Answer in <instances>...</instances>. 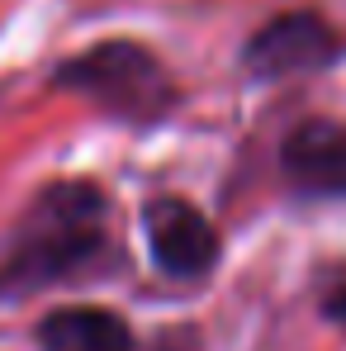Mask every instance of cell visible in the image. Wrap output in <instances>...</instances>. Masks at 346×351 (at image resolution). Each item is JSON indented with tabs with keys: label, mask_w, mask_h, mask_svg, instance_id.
Instances as JSON below:
<instances>
[{
	"label": "cell",
	"mask_w": 346,
	"mask_h": 351,
	"mask_svg": "<svg viewBox=\"0 0 346 351\" xmlns=\"http://www.w3.org/2000/svg\"><path fill=\"white\" fill-rule=\"evenodd\" d=\"M280 167L289 185L318 199L346 195V123L337 119H308L299 123L280 147Z\"/></svg>",
	"instance_id": "5"
},
{
	"label": "cell",
	"mask_w": 346,
	"mask_h": 351,
	"mask_svg": "<svg viewBox=\"0 0 346 351\" xmlns=\"http://www.w3.org/2000/svg\"><path fill=\"white\" fill-rule=\"evenodd\" d=\"M58 86L76 90V95H90L95 105L128 119H157L171 105V81H166L162 62L147 48L123 43V38H110V43L71 58L58 71Z\"/></svg>",
	"instance_id": "2"
},
{
	"label": "cell",
	"mask_w": 346,
	"mask_h": 351,
	"mask_svg": "<svg viewBox=\"0 0 346 351\" xmlns=\"http://www.w3.org/2000/svg\"><path fill=\"white\" fill-rule=\"evenodd\" d=\"M143 228H147V247L152 261L166 276H204L219 261V233L209 228V219L180 199V195H152L143 209Z\"/></svg>",
	"instance_id": "4"
},
{
	"label": "cell",
	"mask_w": 346,
	"mask_h": 351,
	"mask_svg": "<svg viewBox=\"0 0 346 351\" xmlns=\"http://www.w3.org/2000/svg\"><path fill=\"white\" fill-rule=\"evenodd\" d=\"M110 247V204L86 180H62L34 195V204L0 237V294H24L90 271Z\"/></svg>",
	"instance_id": "1"
},
{
	"label": "cell",
	"mask_w": 346,
	"mask_h": 351,
	"mask_svg": "<svg viewBox=\"0 0 346 351\" xmlns=\"http://www.w3.org/2000/svg\"><path fill=\"white\" fill-rule=\"evenodd\" d=\"M342 53V38L332 34L328 19L308 14V10H294L271 19L251 43H247V71L261 76V81H285L299 71H318Z\"/></svg>",
	"instance_id": "3"
},
{
	"label": "cell",
	"mask_w": 346,
	"mask_h": 351,
	"mask_svg": "<svg viewBox=\"0 0 346 351\" xmlns=\"http://www.w3.org/2000/svg\"><path fill=\"white\" fill-rule=\"evenodd\" d=\"M38 347L43 351H133V332L110 308L71 304V308H53L38 323Z\"/></svg>",
	"instance_id": "6"
}]
</instances>
